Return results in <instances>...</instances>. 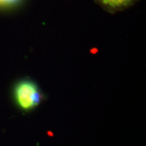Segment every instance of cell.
Here are the masks:
<instances>
[{
  "instance_id": "cell-1",
  "label": "cell",
  "mask_w": 146,
  "mask_h": 146,
  "mask_svg": "<svg viewBox=\"0 0 146 146\" xmlns=\"http://www.w3.org/2000/svg\"><path fill=\"white\" fill-rule=\"evenodd\" d=\"M15 97L18 105L24 110H30L40 103L42 95L37 86L31 81H22L16 85Z\"/></svg>"
},
{
  "instance_id": "cell-2",
  "label": "cell",
  "mask_w": 146,
  "mask_h": 146,
  "mask_svg": "<svg viewBox=\"0 0 146 146\" xmlns=\"http://www.w3.org/2000/svg\"><path fill=\"white\" fill-rule=\"evenodd\" d=\"M105 5L110 7H119L127 4L131 0H101Z\"/></svg>"
},
{
  "instance_id": "cell-3",
  "label": "cell",
  "mask_w": 146,
  "mask_h": 146,
  "mask_svg": "<svg viewBox=\"0 0 146 146\" xmlns=\"http://www.w3.org/2000/svg\"><path fill=\"white\" fill-rule=\"evenodd\" d=\"M18 1L19 0H0V5H11V4L16 3V2H18Z\"/></svg>"
}]
</instances>
